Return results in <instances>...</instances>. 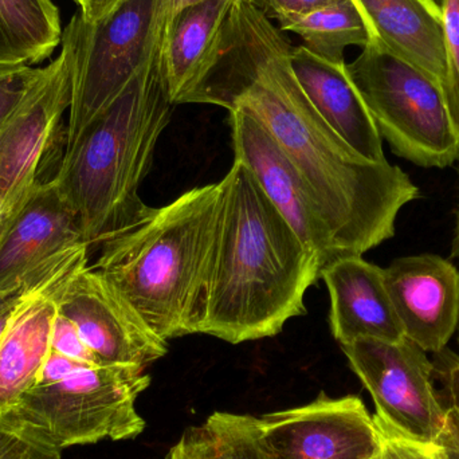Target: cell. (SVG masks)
<instances>
[{
  "label": "cell",
  "instance_id": "d6a6232c",
  "mask_svg": "<svg viewBox=\"0 0 459 459\" xmlns=\"http://www.w3.org/2000/svg\"><path fill=\"white\" fill-rule=\"evenodd\" d=\"M439 445H442L446 450L449 459H459V425L449 409H447L446 426H445Z\"/></svg>",
  "mask_w": 459,
  "mask_h": 459
},
{
  "label": "cell",
  "instance_id": "52a82bcc",
  "mask_svg": "<svg viewBox=\"0 0 459 459\" xmlns=\"http://www.w3.org/2000/svg\"><path fill=\"white\" fill-rule=\"evenodd\" d=\"M163 3L123 0L94 23L83 21L80 10L72 16L66 27L74 42V61L65 145L112 105L158 53Z\"/></svg>",
  "mask_w": 459,
  "mask_h": 459
},
{
  "label": "cell",
  "instance_id": "5b68a950",
  "mask_svg": "<svg viewBox=\"0 0 459 459\" xmlns=\"http://www.w3.org/2000/svg\"><path fill=\"white\" fill-rule=\"evenodd\" d=\"M150 385L142 367L81 364L64 379L30 388L8 415L61 452L136 438L145 429L136 402Z\"/></svg>",
  "mask_w": 459,
  "mask_h": 459
},
{
  "label": "cell",
  "instance_id": "2e32d148",
  "mask_svg": "<svg viewBox=\"0 0 459 459\" xmlns=\"http://www.w3.org/2000/svg\"><path fill=\"white\" fill-rule=\"evenodd\" d=\"M81 243L80 220L56 180L40 182L0 237V286Z\"/></svg>",
  "mask_w": 459,
  "mask_h": 459
},
{
  "label": "cell",
  "instance_id": "e0dca14e",
  "mask_svg": "<svg viewBox=\"0 0 459 459\" xmlns=\"http://www.w3.org/2000/svg\"><path fill=\"white\" fill-rule=\"evenodd\" d=\"M291 69L318 115L359 155L374 163L387 161L374 118L348 74L347 62L333 64L293 46Z\"/></svg>",
  "mask_w": 459,
  "mask_h": 459
},
{
  "label": "cell",
  "instance_id": "d6986e66",
  "mask_svg": "<svg viewBox=\"0 0 459 459\" xmlns=\"http://www.w3.org/2000/svg\"><path fill=\"white\" fill-rule=\"evenodd\" d=\"M372 39L444 88L447 74L444 16L436 0H355Z\"/></svg>",
  "mask_w": 459,
  "mask_h": 459
},
{
  "label": "cell",
  "instance_id": "83f0119b",
  "mask_svg": "<svg viewBox=\"0 0 459 459\" xmlns=\"http://www.w3.org/2000/svg\"><path fill=\"white\" fill-rule=\"evenodd\" d=\"M39 73L40 67L0 66V126Z\"/></svg>",
  "mask_w": 459,
  "mask_h": 459
},
{
  "label": "cell",
  "instance_id": "4316f807",
  "mask_svg": "<svg viewBox=\"0 0 459 459\" xmlns=\"http://www.w3.org/2000/svg\"><path fill=\"white\" fill-rule=\"evenodd\" d=\"M51 350L80 363L104 366L78 333L74 324L62 313L56 315L51 334Z\"/></svg>",
  "mask_w": 459,
  "mask_h": 459
},
{
  "label": "cell",
  "instance_id": "d4e9b609",
  "mask_svg": "<svg viewBox=\"0 0 459 459\" xmlns=\"http://www.w3.org/2000/svg\"><path fill=\"white\" fill-rule=\"evenodd\" d=\"M0 459H61V450L5 415L0 417Z\"/></svg>",
  "mask_w": 459,
  "mask_h": 459
},
{
  "label": "cell",
  "instance_id": "8992f818",
  "mask_svg": "<svg viewBox=\"0 0 459 459\" xmlns=\"http://www.w3.org/2000/svg\"><path fill=\"white\" fill-rule=\"evenodd\" d=\"M347 70L395 155L422 169H446L459 160V134L436 81L375 39Z\"/></svg>",
  "mask_w": 459,
  "mask_h": 459
},
{
  "label": "cell",
  "instance_id": "7c38bea8",
  "mask_svg": "<svg viewBox=\"0 0 459 459\" xmlns=\"http://www.w3.org/2000/svg\"><path fill=\"white\" fill-rule=\"evenodd\" d=\"M229 113L235 161L254 175L321 267L342 256L317 204L274 137L247 110L237 108Z\"/></svg>",
  "mask_w": 459,
  "mask_h": 459
},
{
  "label": "cell",
  "instance_id": "4dcf8cb0",
  "mask_svg": "<svg viewBox=\"0 0 459 459\" xmlns=\"http://www.w3.org/2000/svg\"><path fill=\"white\" fill-rule=\"evenodd\" d=\"M120 2L123 0H82L78 10L83 21L94 23L107 16Z\"/></svg>",
  "mask_w": 459,
  "mask_h": 459
},
{
  "label": "cell",
  "instance_id": "836d02e7",
  "mask_svg": "<svg viewBox=\"0 0 459 459\" xmlns=\"http://www.w3.org/2000/svg\"><path fill=\"white\" fill-rule=\"evenodd\" d=\"M204 2V0H164L163 3V35L166 32L167 27L174 21L178 13H182L191 5L198 4V3Z\"/></svg>",
  "mask_w": 459,
  "mask_h": 459
},
{
  "label": "cell",
  "instance_id": "ac0fdd59",
  "mask_svg": "<svg viewBox=\"0 0 459 459\" xmlns=\"http://www.w3.org/2000/svg\"><path fill=\"white\" fill-rule=\"evenodd\" d=\"M77 272L53 281L30 297L0 340V417L10 414L22 396L37 385L51 351L62 291Z\"/></svg>",
  "mask_w": 459,
  "mask_h": 459
},
{
  "label": "cell",
  "instance_id": "7a4b0ae2",
  "mask_svg": "<svg viewBox=\"0 0 459 459\" xmlns=\"http://www.w3.org/2000/svg\"><path fill=\"white\" fill-rule=\"evenodd\" d=\"M220 221L199 333L230 344L266 339L307 313L317 256L235 161L221 180Z\"/></svg>",
  "mask_w": 459,
  "mask_h": 459
},
{
  "label": "cell",
  "instance_id": "4fadbf2b",
  "mask_svg": "<svg viewBox=\"0 0 459 459\" xmlns=\"http://www.w3.org/2000/svg\"><path fill=\"white\" fill-rule=\"evenodd\" d=\"M383 270L404 337L428 353L442 352L458 329L457 267L436 254H420Z\"/></svg>",
  "mask_w": 459,
  "mask_h": 459
},
{
  "label": "cell",
  "instance_id": "277c9868",
  "mask_svg": "<svg viewBox=\"0 0 459 459\" xmlns=\"http://www.w3.org/2000/svg\"><path fill=\"white\" fill-rule=\"evenodd\" d=\"M174 107L159 48L115 102L66 145L53 179L77 214L91 247L150 212L139 187Z\"/></svg>",
  "mask_w": 459,
  "mask_h": 459
},
{
  "label": "cell",
  "instance_id": "30bf717a",
  "mask_svg": "<svg viewBox=\"0 0 459 459\" xmlns=\"http://www.w3.org/2000/svg\"><path fill=\"white\" fill-rule=\"evenodd\" d=\"M272 459H377L382 436L358 396L321 393L305 406L259 417Z\"/></svg>",
  "mask_w": 459,
  "mask_h": 459
},
{
  "label": "cell",
  "instance_id": "8fae6325",
  "mask_svg": "<svg viewBox=\"0 0 459 459\" xmlns=\"http://www.w3.org/2000/svg\"><path fill=\"white\" fill-rule=\"evenodd\" d=\"M59 313L74 324L104 366L145 368L169 352V342L93 267H82L70 278L59 299Z\"/></svg>",
  "mask_w": 459,
  "mask_h": 459
},
{
  "label": "cell",
  "instance_id": "1f68e13d",
  "mask_svg": "<svg viewBox=\"0 0 459 459\" xmlns=\"http://www.w3.org/2000/svg\"><path fill=\"white\" fill-rule=\"evenodd\" d=\"M445 388L449 399L447 409L455 415L459 425V360L447 367L445 372Z\"/></svg>",
  "mask_w": 459,
  "mask_h": 459
},
{
  "label": "cell",
  "instance_id": "9a60e30c",
  "mask_svg": "<svg viewBox=\"0 0 459 459\" xmlns=\"http://www.w3.org/2000/svg\"><path fill=\"white\" fill-rule=\"evenodd\" d=\"M235 0H204L175 16L161 39L160 58L172 104L194 97L220 62Z\"/></svg>",
  "mask_w": 459,
  "mask_h": 459
},
{
  "label": "cell",
  "instance_id": "74e56055",
  "mask_svg": "<svg viewBox=\"0 0 459 459\" xmlns=\"http://www.w3.org/2000/svg\"><path fill=\"white\" fill-rule=\"evenodd\" d=\"M445 459H449V455H447L446 450H445Z\"/></svg>",
  "mask_w": 459,
  "mask_h": 459
},
{
  "label": "cell",
  "instance_id": "ffe728a7",
  "mask_svg": "<svg viewBox=\"0 0 459 459\" xmlns=\"http://www.w3.org/2000/svg\"><path fill=\"white\" fill-rule=\"evenodd\" d=\"M61 15L53 0H0V66H32L61 45Z\"/></svg>",
  "mask_w": 459,
  "mask_h": 459
},
{
  "label": "cell",
  "instance_id": "484cf974",
  "mask_svg": "<svg viewBox=\"0 0 459 459\" xmlns=\"http://www.w3.org/2000/svg\"><path fill=\"white\" fill-rule=\"evenodd\" d=\"M382 436V450L377 459H445L442 445H426L411 441L391 430L374 417Z\"/></svg>",
  "mask_w": 459,
  "mask_h": 459
},
{
  "label": "cell",
  "instance_id": "6da1fadb",
  "mask_svg": "<svg viewBox=\"0 0 459 459\" xmlns=\"http://www.w3.org/2000/svg\"><path fill=\"white\" fill-rule=\"evenodd\" d=\"M293 45L248 0H235L225 48L193 104L247 110L301 177L342 255H364L395 237L404 206L420 198L409 175L352 150L299 86Z\"/></svg>",
  "mask_w": 459,
  "mask_h": 459
},
{
  "label": "cell",
  "instance_id": "d590c367",
  "mask_svg": "<svg viewBox=\"0 0 459 459\" xmlns=\"http://www.w3.org/2000/svg\"><path fill=\"white\" fill-rule=\"evenodd\" d=\"M2 210H3V199H2V195H0V221H2Z\"/></svg>",
  "mask_w": 459,
  "mask_h": 459
},
{
  "label": "cell",
  "instance_id": "cb8c5ba5",
  "mask_svg": "<svg viewBox=\"0 0 459 459\" xmlns=\"http://www.w3.org/2000/svg\"><path fill=\"white\" fill-rule=\"evenodd\" d=\"M444 16L447 74L444 91L453 126L459 134V0H439Z\"/></svg>",
  "mask_w": 459,
  "mask_h": 459
},
{
  "label": "cell",
  "instance_id": "ba28073f",
  "mask_svg": "<svg viewBox=\"0 0 459 459\" xmlns=\"http://www.w3.org/2000/svg\"><path fill=\"white\" fill-rule=\"evenodd\" d=\"M59 56L40 67L18 104L0 126V237L23 209L39 179L43 160L62 129L73 91L74 42L67 27Z\"/></svg>",
  "mask_w": 459,
  "mask_h": 459
},
{
  "label": "cell",
  "instance_id": "e575fe53",
  "mask_svg": "<svg viewBox=\"0 0 459 459\" xmlns=\"http://www.w3.org/2000/svg\"><path fill=\"white\" fill-rule=\"evenodd\" d=\"M453 256L459 259V206L457 212V223H455V240H453Z\"/></svg>",
  "mask_w": 459,
  "mask_h": 459
},
{
  "label": "cell",
  "instance_id": "f35d334b",
  "mask_svg": "<svg viewBox=\"0 0 459 459\" xmlns=\"http://www.w3.org/2000/svg\"><path fill=\"white\" fill-rule=\"evenodd\" d=\"M458 344H459V323H458Z\"/></svg>",
  "mask_w": 459,
  "mask_h": 459
},
{
  "label": "cell",
  "instance_id": "9c48e42d",
  "mask_svg": "<svg viewBox=\"0 0 459 459\" xmlns=\"http://www.w3.org/2000/svg\"><path fill=\"white\" fill-rule=\"evenodd\" d=\"M342 350L371 394L377 420L404 438L439 445L447 409L434 390V366L426 351L407 339L355 340Z\"/></svg>",
  "mask_w": 459,
  "mask_h": 459
},
{
  "label": "cell",
  "instance_id": "8d00e7d4",
  "mask_svg": "<svg viewBox=\"0 0 459 459\" xmlns=\"http://www.w3.org/2000/svg\"><path fill=\"white\" fill-rule=\"evenodd\" d=\"M73 2H74L75 4H77L78 7H80L81 2H82V0H73Z\"/></svg>",
  "mask_w": 459,
  "mask_h": 459
},
{
  "label": "cell",
  "instance_id": "7402d4cb",
  "mask_svg": "<svg viewBox=\"0 0 459 459\" xmlns=\"http://www.w3.org/2000/svg\"><path fill=\"white\" fill-rule=\"evenodd\" d=\"M277 27L285 34H296L307 50L333 64H344L345 50L351 46L363 48L372 39L355 0H336Z\"/></svg>",
  "mask_w": 459,
  "mask_h": 459
},
{
  "label": "cell",
  "instance_id": "3957f363",
  "mask_svg": "<svg viewBox=\"0 0 459 459\" xmlns=\"http://www.w3.org/2000/svg\"><path fill=\"white\" fill-rule=\"evenodd\" d=\"M221 194V182L191 188L101 243L93 269L167 342L199 333Z\"/></svg>",
  "mask_w": 459,
  "mask_h": 459
},
{
  "label": "cell",
  "instance_id": "f546056e",
  "mask_svg": "<svg viewBox=\"0 0 459 459\" xmlns=\"http://www.w3.org/2000/svg\"><path fill=\"white\" fill-rule=\"evenodd\" d=\"M81 364L85 363L73 360V359L66 358V356L51 350L45 364H43L38 383H53L56 382V380L64 379L65 377L72 374Z\"/></svg>",
  "mask_w": 459,
  "mask_h": 459
},
{
  "label": "cell",
  "instance_id": "44dd1931",
  "mask_svg": "<svg viewBox=\"0 0 459 459\" xmlns=\"http://www.w3.org/2000/svg\"><path fill=\"white\" fill-rule=\"evenodd\" d=\"M164 459H272L259 418L214 412L185 431Z\"/></svg>",
  "mask_w": 459,
  "mask_h": 459
},
{
  "label": "cell",
  "instance_id": "f1b7e54d",
  "mask_svg": "<svg viewBox=\"0 0 459 459\" xmlns=\"http://www.w3.org/2000/svg\"><path fill=\"white\" fill-rule=\"evenodd\" d=\"M256 10L275 24L305 15L336 0H248Z\"/></svg>",
  "mask_w": 459,
  "mask_h": 459
},
{
  "label": "cell",
  "instance_id": "603a6c76",
  "mask_svg": "<svg viewBox=\"0 0 459 459\" xmlns=\"http://www.w3.org/2000/svg\"><path fill=\"white\" fill-rule=\"evenodd\" d=\"M89 250L91 246L86 243L73 246L24 273L13 282L0 286V340L19 307L30 297L50 285L53 281L88 266Z\"/></svg>",
  "mask_w": 459,
  "mask_h": 459
},
{
  "label": "cell",
  "instance_id": "5bb4252c",
  "mask_svg": "<svg viewBox=\"0 0 459 459\" xmlns=\"http://www.w3.org/2000/svg\"><path fill=\"white\" fill-rule=\"evenodd\" d=\"M331 297L329 323L340 345L355 340L406 339L391 301L385 270L363 255H342L321 267Z\"/></svg>",
  "mask_w": 459,
  "mask_h": 459
}]
</instances>
